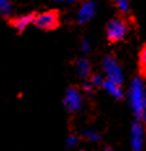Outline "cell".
<instances>
[{
    "mask_svg": "<svg viewBox=\"0 0 146 151\" xmlns=\"http://www.w3.org/2000/svg\"><path fill=\"white\" fill-rule=\"evenodd\" d=\"M11 4H9V1L8 0H1V12H3V14H8L9 12H11Z\"/></svg>",
    "mask_w": 146,
    "mask_h": 151,
    "instance_id": "cell-10",
    "label": "cell"
},
{
    "mask_svg": "<svg viewBox=\"0 0 146 151\" xmlns=\"http://www.w3.org/2000/svg\"><path fill=\"white\" fill-rule=\"evenodd\" d=\"M107 40L110 43H117L120 40H123L128 33V24L123 18H112V20L107 25Z\"/></svg>",
    "mask_w": 146,
    "mask_h": 151,
    "instance_id": "cell-1",
    "label": "cell"
},
{
    "mask_svg": "<svg viewBox=\"0 0 146 151\" xmlns=\"http://www.w3.org/2000/svg\"><path fill=\"white\" fill-rule=\"evenodd\" d=\"M106 151H111V150H110V149H107V150H106Z\"/></svg>",
    "mask_w": 146,
    "mask_h": 151,
    "instance_id": "cell-13",
    "label": "cell"
},
{
    "mask_svg": "<svg viewBox=\"0 0 146 151\" xmlns=\"http://www.w3.org/2000/svg\"><path fill=\"white\" fill-rule=\"evenodd\" d=\"M59 1H73V0H59Z\"/></svg>",
    "mask_w": 146,
    "mask_h": 151,
    "instance_id": "cell-12",
    "label": "cell"
},
{
    "mask_svg": "<svg viewBox=\"0 0 146 151\" xmlns=\"http://www.w3.org/2000/svg\"><path fill=\"white\" fill-rule=\"evenodd\" d=\"M65 104L71 111L78 109V107L81 104V96H80V94L77 93V90H74V89L68 90L66 96H65Z\"/></svg>",
    "mask_w": 146,
    "mask_h": 151,
    "instance_id": "cell-5",
    "label": "cell"
},
{
    "mask_svg": "<svg viewBox=\"0 0 146 151\" xmlns=\"http://www.w3.org/2000/svg\"><path fill=\"white\" fill-rule=\"evenodd\" d=\"M138 69L139 73L144 77H146V45L141 48L139 51V56H138Z\"/></svg>",
    "mask_w": 146,
    "mask_h": 151,
    "instance_id": "cell-7",
    "label": "cell"
},
{
    "mask_svg": "<svg viewBox=\"0 0 146 151\" xmlns=\"http://www.w3.org/2000/svg\"><path fill=\"white\" fill-rule=\"evenodd\" d=\"M104 69H106L110 80L120 85V82H121V72H120L117 63L115 60H112L111 58H107L104 60Z\"/></svg>",
    "mask_w": 146,
    "mask_h": 151,
    "instance_id": "cell-3",
    "label": "cell"
},
{
    "mask_svg": "<svg viewBox=\"0 0 146 151\" xmlns=\"http://www.w3.org/2000/svg\"><path fill=\"white\" fill-rule=\"evenodd\" d=\"M78 72L81 76H86L89 73V63L86 60H80L78 61Z\"/></svg>",
    "mask_w": 146,
    "mask_h": 151,
    "instance_id": "cell-9",
    "label": "cell"
},
{
    "mask_svg": "<svg viewBox=\"0 0 146 151\" xmlns=\"http://www.w3.org/2000/svg\"><path fill=\"white\" fill-rule=\"evenodd\" d=\"M35 13H30V14H25V16H20V17L16 18H11L9 20V25L13 26L17 31H24L26 29V26L29 24H34V20H35Z\"/></svg>",
    "mask_w": 146,
    "mask_h": 151,
    "instance_id": "cell-4",
    "label": "cell"
},
{
    "mask_svg": "<svg viewBox=\"0 0 146 151\" xmlns=\"http://www.w3.org/2000/svg\"><path fill=\"white\" fill-rule=\"evenodd\" d=\"M104 86L107 87V90L111 91V93L113 94L115 96H117V98H121V90H120V85L119 83H116V82H113V81H106L104 82Z\"/></svg>",
    "mask_w": 146,
    "mask_h": 151,
    "instance_id": "cell-8",
    "label": "cell"
},
{
    "mask_svg": "<svg viewBox=\"0 0 146 151\" xmlns=\"http://www.w3.org/2000/svg\"><path fill=\"white\" fill-rule=\"evenodd\" d=\"M94 12H95V5H94V3H93V1L85 3V4L81 7V9H80V13H78L80 21H81V22H85V21L90 20V18L94 16Z\"/></svg>",
    "mask_w": 146,
    "mask_h": 151,
    "instance_id": "cell-6",
    "label": "cell"
},
{
    "mask_svg": "<svg viewBox=\"0 0 146 151\" xmlns=\"http://www.w3.org/2000/svg\"><path fill=\"white\" fill-rule=\"evenodd\" d=\"M34 25H35L37 27H39V29L46 30V31L58 29L60 25L59 12L55 11V9H51V11H47L40 14H37L35 20H34Z\"/></svg>",
    "mask_w": 146,
    "mask_h": 151,
    "instance_id": "cell-2",
    "label": "cell"
},
{
    "mask_svg": "<svg viewBox=\"0 0 146 151\" xmlns=\"http://www.w3.org/2000/svg\"><path fill=\"white\" fill-rule=\"evenodd\" d=\"M116 4H117V8L121 12L128 11V1H126V0H117Z\"/></svg>",
    "mask_w": 146,
    "mask_h": 151,
    "instance_id": "cell-11",
    "label": "cell"
}]
</instances>
